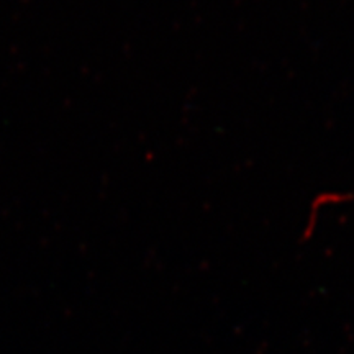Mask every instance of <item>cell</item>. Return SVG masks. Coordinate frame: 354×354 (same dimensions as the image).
<instances>
[]
</instances>
